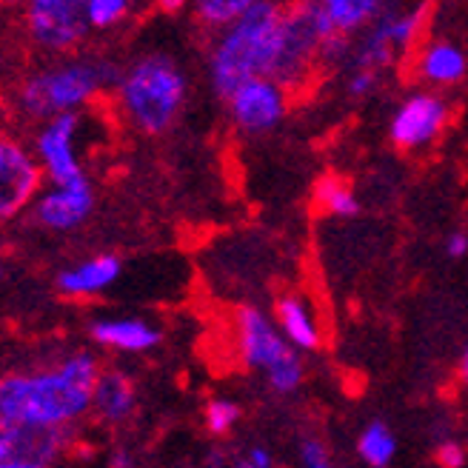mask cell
Listing matches in <instances>:
<instances>
[{"mask_svg":"<svg viewBox=\"0 0 468 468\" xmlns=\"http://www.w3.org/2000/svg\"><path fill=\"white\" fill-rule=\"evenodd\" d=\"M323 12L329 17L335 35L348 37L351 32H360L368 23L383 15V6L374 0H325Z\"/></svg>","mask_w":468,"mask_h":468,"instance_id":"cell-19","label":"cell"},{"mask_svg":"<svg viewBox=\"0 0 468 468\" xmlns=\"http://www.w3.org/2000/svg\"><path fill=\"white\" fill-rule=\"evenodd\" d=\"M446 251H449V257H454V261L465 257L468 254V234L465 231H452L449 240H446Z\"/></svg>","mask_w":468,"mask_h":468,"instance_id":"cell-30","label":"cell"},{"mask_svg":"<svg viewBox=\"0 0 468 468\" xmlns=\"http://www.w3.org/2000/svg\"><path fill=\"white\" fill-rule=\"evenodd\" d=\"M465 69H468V60L463 49L446 40L426 46V52L420 55V75L429 83H440V86L460 83L465 78Z\"/></svg>","mask_w":468,"mask_h":468,"instance_id":"cell-18","label":"cell"},{"mask_svg":"<svg viewBox=\"0 0 468 468\" xmlns=\"http://www.w3.org/2000/svg\"><path fill=\"white\" fill-rule=\"evenodd\" d=\"M91 208H95V192H91V186L86 180L78 186H66V189H52V192L37 195L35 220L46 229L69 231L86 223Z\"/></svg>","mask_w":468,"mask_h":468,"instance_id":"cell-13","label":"cell"},{"mask_svg":"<svg viewBox=\"0 0 468 468\" xmlns=\"http://www.w3.org/2000/svg\"><path fill=\"white\" fill-rule=\"evenodd\" d=\"M121 80V69L106 60H66L46 66L20 86L17 103L32 121L49 123L60 114H78L80 106Z\"/></svg>","mask_w":468,"mask_h":468,"instance_id":"cell-4","label":"cell"},{"mask_svg":"<svg viewBox=\"0 0 468 468\" xmlns=\"http://www.w3.org/2000/svg\"><path fill=\"white\" fill-rule=\"evenodd\" d=\"M137 406L134 383L123 371H101L95 397H91V411H95L103 423H121Z\"/></svg>","mask_w":468,"mask_h":468,"instance_id":"cell-17","label":"cell"},{"mask_svg":"<svg viewBox=\"0 0 468 468\" xmlns=\"http://www.w3.org/2000/svg\"><path fill=\"white\" fill-rule=\"evenodd\" d=\"M246 6H249V0H200L195 15L200 17L203 27L223 32V29L231 27V23L240 20Z\"/></svg>","mask_w":468,"mask_h":468,"instance_id":"cell-23","label":"cell"},{"mask_svg":"<svg viewBox=\"0 0 468 468\" xmlns=\"http://www.w3.org/2000/svg\"><path fill=\"white\" fill-rule=\"evenodd\" d=\"M215 468H274V457H271L269 449L254 446V449H249L243 457L231 460V463H226V465H215Z\"/></svg>","mask_w":468,"mask_h":468,"instance_id":"cell-27","label":"cell"},{"mask_svg":"<svg viewBox=\"0 0 468 468\" xmlns=\"http://www.w3.org/2000/svg\"><path fill=\"white\" fill-rule=\"evenodd\" d=\"M437 460H440L442 468H463L465 465V449L454 440H446V442H440Z\"/></svg>","mask_w":468,"mask_h":468,"instance_id":"cell-29","label":"cell"},{"mask_svg":"<svg viewBox=\"0 0 468 468\" xmlns=\"http://www.w3.org/2000/svg\"><path fill=\"white\" fill-rule=\"evenodd\" d=\"M109 468H134V463H132V454L129 452H114L112 454V460H109Z\"/></svg>","mask_w":468,"mask_h":468,"instance_id":"cell-31","label":"cell"},{"mask_svg":"<svg viewBox=\"0 0 468 468\" xmlns=\"http://www.w3.org/2000/svg\"><path fill=\"white\" fill-rule=\"evenodd\" d=\"M238 346L240 357L249 368L266 374L269 386L277 394H292L303 383V360L297 348L280 335L277 325L254 306L238 312Z\"/></svg>","mask_w":468,"mask_h":468,"instance_id":"cell-5","label":"cell"},{"mask_svg":"<svg viewBox=\"0 0 468 468\" xmlns=\"http://www.w3.org/2000/svg\"><path fill=\"white\" fill-rule=\"evenodd\" d=\"M43 172L35 152L0 132V223L15 220L40 195Z\"/></svg>","mask_w":468,"mask_h":468,"instance_id":"cell-6","label":"cell"},{"mask_svg":"<svg viewBox=\"0 0 468 468\" xmlns=\"http://www.w3.org/2000/svg\"><path fill=\"white\" fill-rule=\"evenodd\" d=\"M69 442H72V429H46L0 417V465L46 468L63 457Z\"/></svg>","mask_w":468,"mask_h":468,"instance_id":"cell-8","label":"cell"},{"mask_svg":"<svg viewBox=\"0 0 468 468\" xmlns=\"http://www.w3.org/2000/svg\"><path fill=\"white\" fill-rule=\"evenodd\" d=\"M29 37L49 52H69L89 35L83 4L78 0H35L27 6Z\"/></svg>","mask_w":468,"mask_h":468,"instance_id":"cell-9","label":"cell"},{"mask_svg":"<svg viewBox=\"0 0 468 468\" xmlns=\"http://www.w3.org/2000/svg\"><path fill=\"white\" fill-rule=\"evenodd\" d=\"M91 337L106 348L129 351V355H140V351H149L160 343V332L154 325L137 317H112L91 323Z\"/></svg>","mask_w":468,"mask_h":468,"instance_id":"cell-15","label":"cell"},{"mask_svg":"<svg viewBox=\"0 0 468 468\" xmlns=\"http://www.w3.org/2000/svg\"><path fill=\"white\" fill-rule=\"evenodd\" d=\"M121 271H123L121 257L98 254L72 269H63L58 274V289L69 297H91V294L106 292L114 280L121 277Z\"/></svg>","mask_w":468,"mask_h":468,"instance_id":"cell-14","label":"cell"},{"mask_svg":"<svg viewBox=\"0 0 468 468\" xmlns=\"http://www.w3.org/2000/svg\"><path fill=\"white\" fill-rule=\"evenodd\" d=\"M357 454L371 465V468H386L394 454H397V437L383 420H371V423L360 431L357 437Z\"/></svg>","mask_w":468,"mask_h":468,"instance_id":"cell-21","label":"cell"},{"mask_svg":"<svg viewBox=\"0 0 468 468\" xmlns=\"http://www.w3.org/2000/svg\"><path fill=\"white\" fill-rule=\"evenodd\" d=\"M78 129L80 114H60L55 121L43 123L35 137V157L40 163V172L52 180L55 189L86 183L78 157Z\"/></svg>","mask_w":468,"mask_h":468,"instance_id":"cell-7","label":"cell"},{"mask_svg":"<svg viewBox=\"0 0 468 468\" xmlns=\"http://www.w3.org/2000/svg\"><path fill=\"white\" fill-rule=\"evenodd\" d=\"M0 468H35V465H0Z\"/></svg>","mask_w":468,"mask_h":468,"instance_id":"cell-33","label":"cell"},{"mask_svg":"<svg viewBox=\"0 0 468 468\" xmlns=\"http://www.w3.org/2000/svg\"><path fill=\"white\" fill-rule=\"evenodd\" d=\"M378 89V72H366V69H355V75L348 78V95L351 98H366Z\"/></svg>","mask_w":468,"mask_h":468,"instance_id":"cell-28","label":"cell"},{"mask_svg":"<svg viewBox=\"0 0 468 468\" xmlns=\"http://www.w3.org/2000/svg\"><path fill=\"white\" fill-rule=\"evenodd\" d=\"M300 465L303 468H337L329 449L317 437H303L300 442Z\"/></svg>","mask_w":468,"mask_h":468,"instance_id":"cell-26","label":"cell"},{"mask_svg":"<svg viewBox=\"0 0 468 468\" xmlns=\"http://www.w3.org/2000/svg\"><path fill=\"white\" fill-rule=\"evenodd\" d=\"M463 378L468 380V348H465V355H463Z\"/></svg>","mask_w":468,"mask_h":468,"instance_id":"cell-32","label":"cell"},{"mask_svg":"<svg viewBox=\"0 0 468 468\" xmlns=\"http://www.w3.org/2000/svg\"><path fill=\"white\" fill-rule=\"evenodd\" d=\"M203 420H206V429L212 434H229L240 420V406L234 400H226V397H215V400L206 403Z\"/></svg>","mask_w":468,"mask_h":468,"instance_id":"cell-25","label":"cell"},{"mask_svg":"<svg viewBox=\"0 0 468 468\" xmlns=\"http://www.w3.org/2000/svg\"><path fill=\"white\" fill-rule=\"evenodd\" d=\"M283 15L286 9L277 4L249 0L240 20L220 32L208 58V75L223 101L254 78L271 80L283 37Z\"/></svg>","mask_w":468,"mask_h":468,"instance_id":"cell-2","label":"cell"},{"mask_svg":"<svg viewBox=\"0 0 468 468\" xmlns=\"http://www.w3.org/2000/svg\"><path fill=\"white\" fill-rule=\"evenodd\" d=\"M0 277H4V271H0Z\"/></svg>","mask_w":468,"mask_h":468,"instance_id":"cell-34","label":"cell"},{"mask_svg":"<svg viewBox=\"0 0 468 468\" xmlns=\"http://www.w3.org/2000/svg\"><path fill=\"white\" fill-rule=\"evenodd\" d=\"M98 378L101 366L86 351L52 368L0 378V417L46 429H72L91 411Z\"/></svg>","mask_w":468,"mask_h":468,"instance_id":"cell-1","label":"cell"},{"mask_svg":"<svg viewBox=\"0 0 468 468\" xmlns=\"http://www.w3.org/2000/svg\"><path fill=\"white\" fill-rule=\"evenodd\" d=\"M317 52H320V40L309 23L306 6L286 12L283 15V37H280V55H277L271 80L280 83L283 89L289 83L300 80L309 72V66Z\"/></svg>","mask_w":468,"mask_h":468,"instance_id":"cell-12","label":"cell"},{"mask_svg":"<svg viewBox=\"0 0 468 468\" xmlns=\"http://www.w3.org/2000/svg\"><path fill=\"white\" fill-rule=\"evenodd\" d=\"M449 121V106L442 103L431 91H417L409 101H403V106L394 112L391 117V140L394 146L400 149H417L426 146L442 132Z\"/></svg>","mask_w":468,"mask_h":468,"instance_id":"cell-11","label":"cell"},{"mask_svg":"<svg viewBox=\"0 0 468 468\" xmlns=\"http://www.w3.org/2000/svg\"><path fill=\"white\" fill-rule=\"evenodd\" d=\"M83 12H86L89 29H112L129 17L132 6L126 0H86Z\"/></svg>","mask_w":468,"mask_h":468,"instance_id":"cell-24","label":"cell"},{"mask_svg":"<svg viewBox=\"0 0 468 468\" xmlns=\"http://www.w3.org/2000/svg\"><path fill=\"white\" fill-rule=\"evenodd\" d=\"M314 197H317L320 208H325V212L335 215V218H355L360 212V200L337 177H323V180H317Z\"/></svg>","mask_w":468,"mask_h":468,"instance_id":"cell-22","label":"cell"},{"mask_svg":"<svg viewBox=\"0 0 468 468\" xmlns=\"http://www.w3.org/2000/svg\"><path fill=\"white\" fill-rule=\"evenodd\" d=\"M274 314H277V329L289 340L292 348L300 351H314L320 346V329L317 320L309 309V303L297 297V294H283L274 303Z\"/></svg>","mask_w":468,"mask_h":468,"instance_id":"cell-16","label":"cell"},{"mask_svg":"<svg viewBox=\"0 0 468 468\" xmlns=\"http://www.w3.org/2000/svg\"><path fill=\"white\" fill-rule=\"evenodd\" d=\"M189 95L177 60L166 52H149L129 63L117 80V101L129 121L146 134H163L172 129Z\"/></svg>","mask_w":468,"mask_h":468,"instance_id":"cell-3","label":"cell"},{"mask_svg":"<svg viewBox=\"0 0 468 468\" xmlns=\"http://www.w3.org/2000/svg\"><path fill=\"white\" fill-rule=\"evenodd\" d=\"M426 17H429L426 6H417L411 12H383L378 20L371 23V29L397 52V49H406V46L423 32Z\"/></svg>","mask_w":468,"mask_h":468,"instance_id":"cell-20","label":"cell"},{"mask_svg":"<svg viewBox=\"0 0 468 468\" xmlns=\"http://www.w3.org/2000/svg\"><path fill=\"white\" fill-rule=\"evenodd\" d=\"M286 89L269 78H254L229 98L234 126L249 134L271 132L286 117Z\"/></svg>","mask_w":468,"mask_h":468,"instance_id":"cell-10","label":"cell"}]
</instances>
